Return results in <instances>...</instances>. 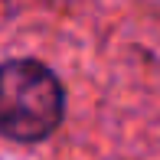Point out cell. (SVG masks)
<instances>
[{
  "label": "cell",
  "instance_id": "cell-1",
  "mask_svg": "<svg viewBox=\"0 0 160 160\" xmlns=\"http://www.w3.org/2000/svg\"><path fill=\"white\" fill-rule=\"evenodd\" d=\"M65 92L52 69L36 59L0 62V134L20 144L46 141L62 124Z\"/></svg>",
  "mask_w": 160,
  "mask_h": 160
}]
</instances>
